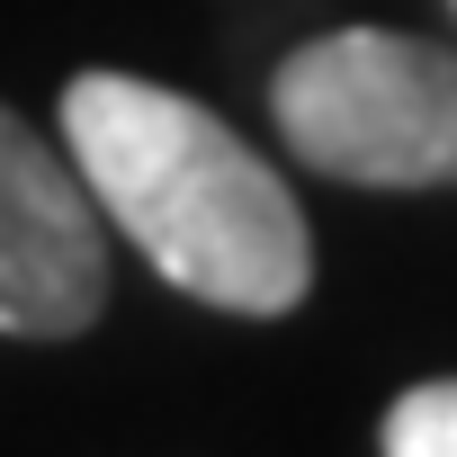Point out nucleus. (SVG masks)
<instances>
[{
  "label": "nucleus",
  "instance_id": "1",
  "mask_svg": "<svg viewBox=\"0 0 457 457\" xmlns=\"http://www.w3.org/2000/svg\"><path fill=\"white\" fill-rule=\"evenodd\" d=\"M63 144L99 215L170 287L224 314H287L314 287L305 206L215 108L135 72H81L63 90Z\"/></svg>",
  "mask_w": 457,
  "mask_h": 457
},
{
  "label": "nucleus",
  "instance_id": "2",
  "mask_svg": "<svg viewBox=\"0 0 457 457\" xmlns=\"http://www.w3.org/2000/svg\"><path fill=\"white\" fill-rule=\"evenodd\" d=\"M278 135L350 188H457V54L395 37V28H341L278 63L270 81Z\"/></svg>",
  "mask_w": 457,
  "mask_h": 457
},
{
  "label": "nucleus",
  "instance_id": "3",
  "mask_svg": "<svg viewBox=\"0 0 457 457\" xmlns=\"http://www.w3.org/2000/svg\"><path fill=\"white\" fill-rule=\"evenodd\" d=\"M108 305V234L99 197L19 108H0V332L72 341Z\"/></svg>",
  "mask_w": 457,
  "mask_h": 457
},
{
  "label": "nucleus",
  "instance_id": "4",
  "mask_svg": "<svg viewBox=\"0 0 457 457\" xmlns=\"http://www.w3.org/2000/svg\"><path fill=\"white\" fill-rule=\"evenodd\" d=\"M386 457H457V377L439 386H412L395 412H386Z\"/></svg>",
  "mask_w": 457,
  "mask_h": 457
}]
</instances>
